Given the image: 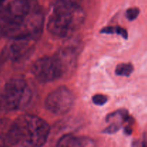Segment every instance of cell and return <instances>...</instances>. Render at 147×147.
Here are the masks:
<instances>
[{
    "label": "cell",
    "mask_w": 147,
    "mask_h": 147,
    "mask_svg": "<svg viewBox=\"0 0 147 147\" xmlns=\"http://www.w3.org/2000/svg\"><path fill=\"white\" fill-rule=\"evenodd\" d=\"M50 132L48 123L42 119L34 115H22L10 124L0 139V144L41 146L46 143Z\"/></svg>",
    "instance_id": "1"
},
{
    "label": "cell",
    "mask_w": 147,
    "mask_h": 147,
    "mask_svg": "<svg viewBox=\"0 0 147 147\" xmlns=\"http://www.w3.org/2000/svg\"><path fill=\"white\" fill-rule=\"evenodd\" d=\"M85 20V12L80 4L68 0H55L49 15L47 28L49 32L63 38L71 35Z\"/></svg>",
    "instance_id": "2"
},
{
    "label": "cell",
    "mask_w": 147,
    "mask_h": 147,
    "mask_svg": "<svg viewBox=\"0 0 147 147\" xmlns=\"http://www.w3.org/2000/svg\"><path fill=\"white\" fill-rule=\"evenodd\" d=\"M32 99L28 84L22 78H11L5 84L0 98V107L7 111L25 108Z\"/></svg>",
    "instance_id": "3"
},
{
    "label": "cell",
    "mask_w": 147,
    "mask_h": 147,
    "mask_svg": "<svg viewBox=\"0 0 147 147\" xmlns=\"http://www.w3.org/2000/svg\"><path fill=\"white\" fill-rule=\"evenodd\" d=\"M32 72L34 77L42 83L54 81L68 73L57 54L38 59L33 65Z\"/></svg>",
    "instance_id": "4"
},
{
    "label": "cell",
    "mask_w": 147,
    "mask_h": 147,
    "mask_svg": "<svg viewBox=\"0 0 147 147\" xmlns=\"http://www.w3.org/2000/svg\"><path fill=\"white\" fill-rule=\"evenodd\" d=\"M74 95L67 88L61 86L50 92L45 101L47 110L57 115L68 113L74 104Z\"/></svg>",
    "instance_id": "5"
},
{
    "label": "cell",
    "mask_w": 147,
    "mask_h": 147,
    "mask_svg": "<svg viewBox=\"0 0 147 147\" xmlns=\"http://www.w3.org/2000/svg\"><path fill=\"white\" fill-rule=\"evenodd\" d=\"M34 40L28 38H11L5 50V55L13 61L24 57L32 47Z\"/></svg>",
    "instance_id": "6"
},
{
    "label": "cell",
    "mask_w": 147,
    "mask_h": 147,
    "mask_svg": "<svg viewBox=\"0 0 147 147\" xmlns=\"http://www.w3.org/2000/svg\"><path fill=\"white\" fill-rule=\"evenodd\" d=\"M57 146L70 147H87L95 146V143L91 139L84 136H75L71 134L65 135L58 140Z\"/></svg>",
    "instance_id": "7"
},
{
    "label": "cell",
    "mask_w": 147,
    "mask_h": 147,
    "mask_svg": "<svg viewBox=\"0 0 147 147\" xmlns=\"http://www.w3.org/2000/svg\"><path fill=\"white\" fill-rule=\"evenodd\" d=\"M134 70V66L131 63H121L116 67L115 73L119 76H130Z\"/></svg>",
    "instance_id": "8"
},
{
    "label": "cell",
    "mask_w": 147,
    "mask_h": 147,
    "mask_svg": "<svg viewBox=\"0 0 147 147\" xmlns=\"http://www.w3.org/2000/svg\"><path fill=\"white\" fill-rule=\"evenodd\" d=\"M100 33L103 34H116L121 36L123 38H128V33L125 29L121 27H106L100 30Z\"/></svg>",
    "instance_id": "9"
},
{
    "label": "cell",
    "mask_w": 147,
    "mask_h": 147,
    "mask_svg": "<svg viewBox=\"0 0 147 147\" xmlns=\"http://www.w3.org/2000/svg\"><path fill=\"white\" fill-rule=\"evenodd\" d=\"M93 103L97 106H103L106 104L108 101V97L106 95L103 94H96L92 98Z\"/></svg>",
    "instance_id": "10"
},
{
    "label": "cell",
    "mask_w": 147,
    "mask_h": 147,
    "mask_svg": "<svg viewBox=\"0 0 147 147\" xmlns=\"http://www.w3.org/2000/svg\"><path fill=\"white\" fill-rule=\"evenodd\" d=\"M139 14V8H136V7H132V8H129L126 10V16L128 20L130 21H133L135 19L137 18Z\"/></svg>",
    "instance_id": "11"
},
{
    "label": "cell",
    "mask_w": 147,
    "mask_h": 147,
    "mask_svg": "<svg viewBox=\"0 0 147 147\" xmlns=\"http://www.w3.org/2000/svg\"><path fill=\"white\" fill-rule=\"evenodd\" d=\"M121 125V122H115V123H112L109 126H108L107 128L104 129L103 132L106 134H114L116 131H119V129H120Z\"/></svg>",
    "instance_id": "12"
},
{
    "label": "cell",
    "mask_w": 147,
    "mask_h": 147,
    "mask_svg": "<svg viewBox=\"0 0 147 147\" xmlns=\"http://www.w3.org/2000/svg\"><path fill=\"white\" fill-rule=\"evenodd\" d=\"M144 146L147 147V133H144V139H143V144H142Z\"/></svg>",
    "instance_id": "13"
},
{
    "label": "cell",
    "mask_w": 147,
    "mask_h": 147,
    "mask_svg": "<svg viewBox=\"0 0 147 147\" xmlns=\"http://www.w3.org/2000/svg\"><path fill=\"white\" fill-rule=\"evenodd\" d=\"M131 128L130 127V126H126V128H125V133L126 134H131Z\"/></svg>",
    "instance_id": "14"
},
{
    "label": "cell",
    "mask_w": 147,
    "mask_h": 147,
    "mask_svg": "<svg viewBox=\"0 0 147 147\" xmlns=\"http://www.w3.org/2000/svg\"><path fill=\"white\" fill-rule=\"evenodd\" d=\"M68 1H72V2H74V3H77V4H80V0H68Z\"/></svg>",
    "instance_id": "15"
},
{
    "label": "cell",
    "mask_w": 147,
    "mask_h": 147,
    "mask_svg": "<svg viewBox=\"0 0 147 147\" xmlns=\"http://www.w3.org/2000/svg\"><path fill=\"white\" fill-rule=\"evenodd\" d=\"M4 0H0V7H1V6H2V4H3V3H4Z\"/></svg>",
    "instance_id": "16"
}]
</instances>
